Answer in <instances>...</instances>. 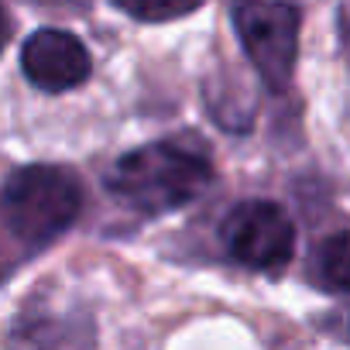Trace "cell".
<instances>
[{"instance_id": "1", "label": "cell", "mask_w": 350, "mask_h": 350, "mask_svg": "<svg viewBox=\"0 0 350 350\" xmlns=\"http://www.w3.org/2000/svg\"><path fill=\"white\" fill-rule=\"evenodd\" d=\"M210 161L183 144L154 141L117 158L107 186L141 213H168L193 203L210 186Z\"/></svg>"}, {"instance_id": "2", "label": "cell", "mask_w": 350, "mask_h": 350, "mask_svg": "<svg viewBox=\"0 0 350 350\" xmlns=\"http://www.w3.org/2000/svg\"><path fill=\"white\" fill-rule=\"evenodd\" d=\"M4 220L28 247H45L62 237L83 213V186L69 168L25 165L4 186Z\"/></svg>"}, {"instance_id": "3", "label": "cell", "mask_w": 350, "mask_h": 350, "mask_svg": "<svg viewBox=\"0 0 350 350\" xmlns=\"http://www.w3.org/2000/svg\"><path fill=\"white\" fill-rule=\"evenodd\" d=\"M234 28L268 90H288L299 59V11L285 0H241Z\"/></svg>"}, {"instance_id": "4", "label": "cell", "mask_w": 350, "mask_h": 350, "mask_svg": "<svg viewBox=\"0 0 350 350\" xmlns=\"http://www.w3.org/2000/svg\"><path fill=\"white\" fill-rule=\"evenodd\" d=\"M227 254L254 271H282L295 254L292 217L268 200H247L230 210L224 224Z\"/></svg>"}, {"instance_id": "5", "label": "cell", "mask_w": 350, "mask_h": 350, "mask_svg": "<svg viewBox=\"0 0 350 350\" xmlns=\"http://www.w3.org/2000/svg\"><path fill=\"white\" fill-rule=\"evenodd\" d=\"M21 69H25L31 86H38L45 93H66V90H76L90 79L93 62H90L86 45L76 35L42 28L25 42Z\"/></svg>"}, {"instance_id": "6", "label": "cell", "mask_w": 350, "mask_h": 350, "mask_svg": "<svg viewBox=\"0 0 350 350\" xmlns=\"http://www.w3.org/2000/svg\"><path fill=\"white\" fill-rule=\"evenodd\" d=\"M312 271H316V282L319 288L333 292V295H343L347 292V234H333L329 241H323L312 254Z\"/></svg>"}, {"instance_id": "7", "label": "cell", "mask_w": 350, "mask_h": 350, "mask_svg": "<svg viewBox=\"0 0 350 350\" xmlns=\"http://www.w3.org/2000/svg\"><path fill=\"white\" fill-rule=\"evenodd\" d=\"M113 4L137 18V21H151V25H161V21H175V18H186L193 14L203 0H113Z\"/></svg>"}, {"instance_id": "8", "label": "cell", "mask_w": 350, "mask_h": 350, "mask_svg": "<svg viewBox=\"0 0 350 350\" xmlns=\"http://www.w3.org/2000/svg\"><path fill=\"white\" fill-rule=\"evenodd\" d=\"M8 42H11V18L4 14V8H0V52L8 49Z\"/></svg>"}]
</instances>
